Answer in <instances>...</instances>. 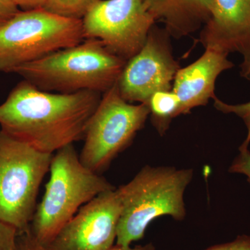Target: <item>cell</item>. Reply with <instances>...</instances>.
<instances>
[{
	"instance_id": "1",
	"label": "cell",
	"mask_w": 250,
	"mask_h": 250,
	"mask_svg": "<svg viewBox=\"0 0 250 250\" xmlns=\"http://www.w3.org/2000/svg\"><path fill=\"white\" fill-rule=\"evenodd\" d=\"M100 93H52L19 82L0 104V129L41 152L53 154L84 139Z\"/></svg>"
},
{
	"instance_id": "2",
	"label": "cell",
	"mask_w": 250,
	"mask_h": 250,
	"mask_svg": "<svg viewBox=\"0 0 250 250\" xmlns=\"http://www.w3.org/2000/svg\"><path fill=\"white\" fill-rule=\"evenodd\" d=\"M126 62L100 41L88 39L18 67L13 73L44 91L104 93L116 84Z\"/></svg>"
},
{
	"instance_id": "3",
	"label": "cell",
	"mask_w": 250,
	"mask_h": 250,
	"mask_svg": "<svg viewBox=\"0 0 250 250\" xmlns=\"http://www.w3.org/2000/svg\"><path fill=\"white\" fill-rule=\"evenodd\" d=\"M192 176V169L146 166L117 188L121 212L116 244L130 246L142 239L148 225L163 215L183 220L187 215L184 192Z\"/></svg>"
},
{
	"instance_id": "4",
	"label": "cell",
	"mask_w": 250,
	"mask_h": 250,
	"mask_svg": "<svg viewBox=\"0 0 250 250\" xmlns=\"http://www.w3.org/2000/svg\"><path fill=\"white\" fill-rule=\"evenodd\" d=\"M50 177L42 200L36 207L30 230L46 248L81 207L102 192L115 189L101 174L82 164L73 144L53 154Z\"/></svg>"
},
{
	"instance_id": "5",
	"label": "cell",
	"mask_w": 250,
	"mask_h": 250,
	"mask_svg": "<svg viewBox=\"0 0 250 250\" xmlns=\"http://www.w3.org/2000/svg\"><path fill=\"white\" fill-rule=\"evenodd\" d=\"M52 157L0 129V220L18 233L30 227Z\"/></svg>"
},
{
	"instance_id": "6",
	"label": "cell",
	"mask_w": 250,
	"mask_h": 250,
	"mask_svg": "<svg viewBox=\"0 0 250 250\" xmlns=\"http://www.w3.org/2000/svg\"><path fill=\"white\" fill-rule=\"evenodd\" d=\"M85 40L82 21L43 9L20 11L0 27V72L15 69Z\"/></svg>"
},
{
	"instance_id": "7",
	"label": "cell",
	"mask_w": 250,
	"mask_h": 250,
	"mask_svg": "<svg viewBox=\"0 0 250 250\" xmlns=\"http://www.w3.org/2000/svg\"><path fill=\"white\" fill-rule=\"evenodd\" d=\"M149 116L144 104H131L120 93L118 84L104 93L90 118L80 154L82 164L101 174L129 147Z\"/></svg>"
},
{
	"instance_id": "8",
	"label": "cell",
	"mask_w": 250,
	"mask_h": 250,
	"mask_svg": "<svg viewBox=\"0 0 250 250\" xmlns=\"http://www.w3.org/2000/svg\"><path fill=\"white\" fill-rule=\"evenodd\" d=\"M155 23L143 0H99L82 19L85 39L100 41L126 62L142 49Z\"/></svg>"
},
{
	"instance_id": "9",
	"label": "cell",
	"mask_w": 250,
	"mask_h": 250,
	"mask_svg": "<svg viewBox=\"0 0 250 250\" xmlns=\"http://www.w3.org/2000/svg\"><path fill=\"white\" fill-rule=\"evenodd\" d=\"M170 37L165 28L154 24L142 49L126 62L117 84L128 103L147 105L156 92L172 90L180 66L172 54Z\"/></svg>"
},
{
	"instance_id": "10",
	"label": "cell",
	"mask_w": 250,
	"mask_h": 250,
	"mask_svg": "<svg viewBox=\"0 0 250 250\" xmlns=\"http://www.w3.org/2000/svg\"><path fill=\"white\" fill-rule=\"evenodd\" d=\"M121 205L116 189L81 207L47 247L49 250H109L116 240Z\"/></svg>"
},
{
	"instance_id": "11",
	"label": "cell",
	"mask_w": 250,
	"mask_h": 250,
	"mask_svg": "<svg viewBox=\"0 0 250 250\" xmlns=\"http://www.w3.org/2000/svg\"><path fill=\"white\" fill-rule=\"evenodd\" d=\"M199 41L205 49L241 54L240 75L250 82V0H215Z\"/></svg>"
},
{
	"instance_id": "12",
	"label": "cell",
	"mask_w": 250,
	"mask_h": 250,
	"mask_svg": "<svg viewBox=\"0 0 250 250\" xmlns=\"http://www.w3.org/2000/svg\"><path fill=\"white\" fill-rule=\"evenodd\" d=\"M229 54L212 49L190 65L179 68L172 90L178 97L179 115L187 114L192 108L206 106L210 99L214 100L215 84L219 75L234 65L228 59Z\"/></svg>"
},
{
	"instance_id": "13",
	"label": "cell",
	"mask_w": 250,
	"mask_h": 250,
	"mask_svg": "<svg viewBox=\"0 0 250 250\" xmlns=\"http://www.w3.org/2000/svg\"><path fill=\"white\" fill-rule=\"evenodd\" d=\"M155 22L178 39L202 29L214 9L215 0H143Z\"/></svg>"
},
{
	"instance_id": "14",
	"label": "cell",
	"mask_w": 250,
	"mask_h": 250,
	"mask_svg": "<svg viewBox=\"0 0 250 250\" xmlns=\"http://www.w3.org/2000/svg\"><path fill=\"white\" fill-rule=\"evenodd\" d=\"M147 106L153 126L161 136L166 134L172 120L180 116L179 98L172 90L156 92L149 98Z\"/></svg>"
},
{
	"instance_id": "15",
	"label": "cell",
	"mask_w": 250,
	"mask_h": 250,
	"mask_svg": "<svg viewBox=\"0 0 250 250\" xmlns=\"http://www.w3.org/2000/svg\"><path fill=\"white\" fill-rule=\"evenodd\" d=\"M98 1L99 0H46L42 9L60 17L82 21L87 13Z\"/></svg>"
},
{
	"instance_id": "16",
	"label": "cell",
	"mask_w": 250,
	"mask_h": 250,
	"mask_svg": "<svg viewBox=\"0 0 250 250\" xmlns=\"http://www.w3.org/2000/svg\"><path fill=\"white\" fill-rule=\"evenodd\" d=\"M213 100L215 108L219 111L224 113H233L243 120L248 130V134L244 142L240 146L239 150L248 149L250 144V100L248 103L239 104H229L224 103L217 97Z\"/></svg>"
},
{
	"instance_id": "17",
	"label": "cell",
	"mask_w": 250,
	"mask_h": 250,
	"mask_svg": "<svg viewBox=\"0 0 250 250\" xmlns=\"http://www.w3.org/2000/svg\"><path fill=\"white\" fill-rule=\"evenodd\" d=\"M14 250H49L36 239L30 228L18 233Z\"/></svg>"
},
{
	"instance_id": "18",
	"label": "cell",
	"mask_w": 250,
	"mask_h": 250,
	"mask_svg": "<svg viewBox=\"0 0 250 250\" xmlns=\"http://www.w3.org/2000/svg\"><path fill=\"white\" fill-rule=\"evenodd\" d=\"M239 152L230 166L229 172L244 174L250 185V152L247 149L239 150Z\"/></svg>"
},
{
	"instance_id": "19",
	"label": "cell",
	"mask_w": 250,
	"mask_h": 250,
	"mask_svg": "<svg viewBox=\"0 0 250 250\" xmlns=\"http://www.w3.org/2000/svg\"><path fill=\"white\" fill-rule=\"evenodd\" d=\"M18 233L14 227L0 220V250H14Z\"/></svg>"
},
{
	"instance_id": "20",
	"label": "cell",
	"mask_w": 250,
	"mask_h": 250,
	"mask_svg": "<svg viewBox=\"0 0 250 250\" xmlns=\"http://www.w3.org/2000/svg\"><path fill=\"white\" fill-rule=\"evenodd\" d=\"M205 250H250V235H240L232 241L215 245Z\"/></svg>"
},
{
	"instance_id": "21",
	"label": "cell",
	"mask_w": 250,
	"mask_h": 250,
	"mask_svg": "<svg viewBox=\"0 0 250 250\" xmlns=\"http://www.w3.org/2000/svg\"><path fill=\"white\" fill-rule=\"evenodd\" d=\"M21 9L14 0H0V27L16 16Z\"/></svg>"
},
{
	"instance_id": "22",
	"label": "cell",
	"mask_w": 250,
	"mask_h": 250,
	"mask_svg": "<svg viewBox=\"0 0 250 250\" xmlns=\"http://www.w3.org/2000/svg\"><path fill=\"white\" fill-rule=\"evenodd\" d=\"M21 11L42 9L46 0H14Z\"/></svg>"
},
{
	"instance_id": "23",
	"label": "cell",
	"mask_w": 250,
	"mask_h": 250,
	"mask_svg": "<svg viewBox=\"0 0 250 250\" xmlns=\"http://www.w3.org/2000/svg\"><path fill=\"white\" fill-rule=\"evenodd\" d=\"M109 250H156L155 247L152 243H147L145 246H138L134 248H131L130 246H123L119 245H116L112 247Z\"/></svg>"
}]
</instances>
